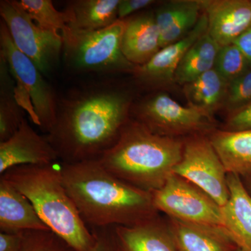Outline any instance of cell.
I'll return each mask as SVG.
<instances>
[{
    "mask_svg": "<svg viewBox=\"0 0 251 251\" xmlns=\"http://www.w3.org/2000/svg\"><path fill=\"white\" fill-rule=\"evenodd\" d=\"M133 103L129 92L110 82L75 91L58 100L46 138L62 163L99 159L117 143Z\"/></svg>",
    "mask_w": 251,
    "mask_h": 251,
    "instance_id": "1",
    "label": "cell"
},
{
    "mask_svg": "<svg viewBox=\"0 0 251 251\" xmlns=\"http://www.w3.org/2000/svg\"><path fill=\"white\" fill-rule=\"evenodd\" d=\"M61 163L64 186L90 228L128 227L156 217L152 193L117 177L98 159Z\"/></svg>",
    "mask_w": 251,
    "mask_h": 251,
    "instance_id": "2",
    "label": "cell"
},
{
    "mask_svg": "<svg viewBox=\"0 0 251 251\" xmlns=\"http://www.w3.org/2000/svg\"><path fill=\"white\" fill-rule=\"evenodd\" d=\"M183 150V140L157 134L130 118L117 143L98 160L117 177L152 193L173 174Z\"/></svg>",
    "mask_w": 251,
    "mask_h": 251,
    "instance_id": "3",
    "label": "cell"
},
{
    "mask_svg": "<svg viewBox=\"0 0 251 251\" xmlns=\"http://www.w3.org/2000/svg\"><path fill=\"white\" fill-rule=\"evenodd\" d=\"M30 201L51 231L76 251H92L96 242L63 181L62 163L14 167L1 175Z\"/></svg>",
    "mask_w": 251,
    "mask_h": 251,
    "instance_id": "4",
    "label": "cell"
},
{
    "mask_svg": "<svg viewBox=\"0 0 251 251\" xmlns=\"http://www.w3.org/2000/svg\"><path fill=\"white\" fill-rule=\"evenodd\" d=\"M0 56L5 59L15 84V97L31 121L46 133L57 117L58 99L32 61L16 48L6 27L0 22Z\"/></svg>",
    "mask_w": 251,
    "mask_h": 251,
    "instance_id": "5",
    "label": "cell"
},
{
    "mask_svg": "<svg viewBox=\"0 0 251 251\" xmlns=\"http://www.w3.org/2000/svg\"><path fill=\"white\" fill-rule=\"evenodd\" d=\"M125 20H118L99 30L63 34V54L66 64L77 72L116 74L132 73L136 66L122 53L121 40Z\"/></svg>",
    "mask_w": 251,
    "mask_h": 251,
    "instance_id": "6",
    "label": "cell"
},
{
    "mask_svg": "<svg viewBox=\"0 0 251 251\" xmlns=\"http://www.w3.org/2000/svg\"><path fill=\"white\" fill-rule=\"evenodd\" d=\"M131 115L153 133L174 138L209 130L213 123L212 117L190 105H180L164 92L133 103Z\"/></svg>",
    "mask_w": 251,
    "mask_h": 251,
    "instance_id": "7",
    "label": "cell"
},
{
    "mask_svg": "<svg viewBox=\"0 0 251 251\" xmlns=\"http://www.w3.org/2000/svg\"><path fill=\"white\" fill-rule=\"evenodd\" d=\"M0 16L16 48L43 75L52 72L63 52L62 36L39 27L16 0L0 1Z\"/></svg>",
    "mask_w": 251,
    "mask_h": 251,
    "instance_id": "8",
    "label": "cell"
},
{
    "mask_svg": "<svg viewBox=\"0 0 251 251\" xmlns=\"http://www.w3.org/2000/svg\"><path fill=\"white\" fill-rule=\"evenodd\" d=\"M152 196L156 210L169 218L222 227L221 206L201 188L179 175L172 174Z\"/></svg>",
    "mask_w": 251,
    "mask_h": 251,
    "instance_id": "9",
    "label": "cell"
},
{
    "mask_svg": "<svg viewBox=\"0 0 251 251\" xmlns=\"http://www.w3.org/2000/svg\"><path fill=\"white\" fill-rule=\"evenodd\" d=\"M173 173L201 188L221 207L228 201L227 172L209 138L196 135L185 140Z\"/></svg>",
    "mask_w": 251,
    "mask_h": 251,
    "instance_id": "10",
    "label": "cell"
},
{
    "mask_svg": "<svg viewBox=\"0 0 251 251\" xmlns=\"http://www.w3.org/2000/svg\"><path fill=\"white\" fill-rule=\"evenodd\" d=\"M59 161L46 137L36 133L26 119L11 138L0 142V174L14 167L46 165Z\"/></svg>",
    "mask_w": 251,
    "mask_h": 251,
    "instance_id": "11",
    "label": "cell"
},
{
    "mask_svg": "<svg viewBox=\"0 0 251 251\" xmlns=\"http://www.w3.org/2000/svg\"><path fill=\"white\" fill-rule=\"evenodd\" d=\"M207 18L202 12L191 32L179 41L161 49L150 62L135 67L132 75L141 85L153 88L174 81L175 72L184 54L207 32Z\"/></svg>",
    "mask_w": 251,
    "mask_h": 251,
    "instance_id": "12",
    "label": "cell"
},
{
    "mask_svg": "<svg viewBox=\"0 0 251 251\" xmlns=\"http://www.w3.org/2000/svg\"><path fill=\"white\" fill-rule=\"evenodd\" d=\"M207 33L220 46L233 44L251 26V0H199Z\"/></svg>",
    "mask_w": 251,
    "mask_h": 251,
    "instance_id": "13",
    "label": "cell"
},
{
    "mask_svg": "<svg viewBox=\"0 0 251 251\" xmlns=\"http://www.w3.org/2000/svg\"><path fill=\"white\" fill-rule=\"evenodd\" d=\"M122 53L136 67L150 62L161 50V37L154 12H145L125 19L121 40Z\"/></svg>",
    "mask_w": 251,
    "mask_h": 251,
    "instance_id": "14",
    "label": "cell"
},
{
    "mask_svg": "<svg viewBox=\"0 0 251 251\" xmlns=\"http://www.w3.org/2000/svg\"><path fill=\"white\" fill-rule=\"evenodd\" d=\"M228 201L221 207L222 227L235 245L244 251H251V196L241 176L227 173Z\"/></svg>",
    "mask_w": 251,
    "mask_h": 251,
    "instance_id": "15",
    "label": "cell"
},
{
    "mask_svg": "<svg viewBox=\"0 0 251 251\" xmlns=\"http://www.w3.org/2000/svg\"><path fill=\"white\" fill-rule=\"evenodd\" d=\"M167 224L178 251H233L238 248L221 226L173 218H170Z\"/></svg>",
    "mask_w": 251,
    "mask_h": 251,
    "instance_id": "16",
    "label": "cell"
},
{
    "mask_svg": "<svg viewBox=\"0 0 251 251\" xmlns=\"http://www.w3.org/2000/svg\"><path fill=\"white\" fill-rule=\"evenodd\" d=\"M50 230L28 198L4 178L0 177V231L21 232Z\"/></svg>",
    "mask_w": 251,
    "mask_h": 251,
    "instance_id": "17",
    "label": "cell"
},
{
    "mask_svg": "<svg viewBox=\"0 0 251 251\" xmlns=\"http://www.w3.org/2000/svg\"><path fill=\"white\" fill-rule=\"evenodd\" d=\"M202 12L199 0H174L154 11L161 49L179 41L193 30Z\"/></svg>",
    "mask_w": 251,
    "mask_h": 251,
    "instance_id": "18",
    "label": "cell"
},
{
    "mask_svg": "<svg viewBox=\"0 0 251 251\" xmlns=\"http://www.w3.org/2000/svg\"><path fill=\"white\" fill-rule=\"evenodd\" d=\"M120 251H178L168 224L155 217L133 226L113 227Z\"/></svg>",
    "mask_w": 251,
    "mask_h": 251,
    "instance_id": "19",
    "label": "cell"
},
{
    "mask_svg": "<svg viewBox=\"0 0 251 251\" xmlns=\"http://www.w3.org/2000/svg\"><path fill=\"white\" fill-rule=\"evenodd\" d=\"M120 0H75L64 11L69 29L92 31L108 27L118 21Z\"/></svg>",
    "mask_w": 251,
    "mask_h": 251,
    "instance_id": "20",
    "label": "cell"
},
{
    "mask_svg": "<svg viewBox=\"0 0 251 251\" xmlns=\"http://www.w3.org/2000/svg\"><path fill=\"white\" fill-rule=\"evenodd\" d=\"M209 138L227 173L251 176V130H216Z\"/></svg>",
    "mask_w": 251,
    "mask_h": 251,
    "instance_id": "21",
    "label": "cell"
},
{
    "mask_svg": "<svg viewBox=\"0 0 251 251\" xmlns=\"http://www.w3.org/2000/svg\"><path fill=\"white\" fill-rule=\"evenodd\" d=\"M228 82L215 69H211L184 85L188 105L198 109L209 117L224 105Z\"/></svg>",
    "mask_w": 251,
    "mask_h": 251,
    "instance_id": "22",
    "label": "cell"
},
{
    "mask_svg": "<svg viewBox=\"0 0 251 251\" xmlns=\"http://www.w3.org/2000/svg\"><path fill=\"white\" fill-rule=\"evenodd\" d=\"M220 48L206 32L184 54L175 72V82L186 85L214 69Z\"/></svg>",
    "mask_w": 251,
    "mask_h": 251,
    "instance_id": "23",
    "label": "cell"
},
{
    "mask_svg": "<svg viewBox=\"0 0 251 251\" xmlns=\"http://www.w3.org/2000/svg\"><path fill=\"white\" fill-rule=\"evenodd\" d=\"M15 82L9 66L0 56V142L9 139L25 117L15 97Z\"/></svg>",
    "mask_w": 251,
    "mask_h": 251,
    "instance_id": "24",
    "label": "cell"
},
{
    "mask_svg": "<svg viewBox=\"0 0 251 251\" xmlns=\"http://www.w3.org/2000/svg\"><path fill=\"white\" fill-rule=\"evenodd\" d=\"M19 4L41 29L62 36L69 30L64 11L54 7L51 0H21Z\"/></svg>",
    "mask_w": 251,
    "mask_h": 251,
    "instance_id": "25",
    "label": "cell"
},
{
    "mask_svg": "<svg viewBox=\"0 0 251 251\" xmlns=\"http://www.w3.org/2000/svg\"><path fill=\"white\" fill-rule=\"evenodd\" d=\"M251 68L247 58L234 44L221 46L214 69L228 83L243 75Z\"/></svg>",
    "mask_w": 251,
    "mask_h": 251,
    "instance_id": "26",
    "label": "cell"
},
{
    "mask_svg": "<svg viewBox=\"0 0 251 251\" xmlns=\"http://www.w3.org/2000/svg\"><path fill=\"white\" fill-rule=\"evenodd\" d=\"M21 251H76L51 230L25 232Z\"/></svg>",
    "mask_w": 251,
    "mask_h": 251,
    "instance_id": "27",
    "label": "cell"
},
{
    "mask_svg": "<svg viewBox=\"0 0 251 251\" xmlns=\"http://www.w3.org/2000/svg\"><path fill=\"white\" fill-rule=\"evenodd\" d=\"M251 102V68L231 81L227 86L224 106L229 112Z\"/></svg>",
    "mask_w": 251,
    "mask_h": 251,
    "instance_id": "28",
    "label": "cell"
},
{
    "mask_svg": "<svg viewBox=\"0 0 251 251\" xmlns=\"http://www.w3.org/2000/svg\"><path fill=\"white\" fill-rule=\"evenodd\" d=\"M224 130L229 132L251 130V102L229 112Z\"/></svg>",
    "mask_w": 251,
    "mask_h": 251,
    "instance_id": "29",
    "label": "cell"
},
{
    "mask_svg": "<svg viewBox=\"0 0 251 251\" xmlns=\"http://www.w3.org/2000/svg\"><path fill=\"white\" fill-rule=\"evenodd\" d=\"M96 242L92 251H120L114 234L113 227L93 228Z\"/></svg>",
    "mask_w": 251,
    "mask_h": 251,
    "instance_id": "30",
    "label": "cell"
},
{
    "mask_svg": "<svg viewBox=\"0 0 251 251\" xmlns=\"http://www.w3.org/2000/svg\"><path fill=\"white\" fill-rule=\"evenodd\" d=\"M156 3L153 0H120L118 6V20H125L140 10Z\"/></svg>",
    "mask_w": 251,
    "mask_h": 251,
    "instance_id": "31",
    "label": "cell"
},
{
    "mask_svg": "<svg viewBox=\"0 0 251 251\" xmlns=\"http://www.w3.org/2000/svg\"><path fill=\"white\" fill-rule=\"evenodd\" d=\"M25 232H0V251H21Z\"/></svg>",
    "mask_w": 251,
    "mask_h": 251,
    "instance_id": "32",
    "label": "cell"
},
{
    "mask_svg": "<svg viewBox=\"0 0 251 251\" xmlns=\"http://www.w3.org/2000/svg\"><path fill=\"white\" fill-rule=\"evenodd\" d=\"M233 44L240 50L251 66V26L244 31Z\"/></svg>",
    "mask_w": 251,
    "mask_h": 251,
    "instance_id": "33",
    "label": "cell"
},
{
    "mask_svg": "<svg viewBox=\"0 0 251 251\" xmlns=\"http://www.w3.org/2000/svg\"><path fill=\"white\" fill-rule=\"evenodd\" d=\"M243 184L245 186L246 189L251 196V176H247V177L242 178Z\"/></svg>",
    "mask_w": 251,
    "mask_h": 251,
    "instance_id": "34",
    "label": "cell"
},
{
    "mask_svg": "<svg viewBox=\"0 0 251 251\" xmlns=\"http://www.w3.org/2000/svg\"><path fill=\"white\" fill-rule=\"evenodd\" d=\"M233 251H244L242 250V249H239V248H237V249H234Z\"/></svg>",
    "mask_w": 251,
    "mask_h": 251,
    "instance_id": "35",
    "label": "cell"
}]
</instances>
